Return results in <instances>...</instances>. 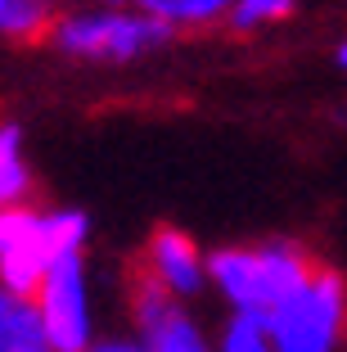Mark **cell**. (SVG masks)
<instances>
[{
	"instance_id": "6da1fadb",
	"label": "cell",
	"mask_w": 347,
	"mask_h": 352,
	"mask_svg": "<svg viewBox=\"0 0 347 352\" xmlns=\"http://www.w3.org/2000/svg\"><path fill=\"white\" fill-rule=\"evenodd\" d=\"M316 271V258L293 239H253L212 249V294L225 311L271 316L289 294Z\"/></svg>"
},
{
	"instance_id": "7a4b0ae2",
	"label": "cell",
	"mask_w": 347,
	"mask_h": 352,
	"mask_svg": "<svg viewBox=\"0 0 347 352\" xmlns=\"http://www.w3.org/2000/svg\"><path fill=\"white\" fill-rule=\"evenodd\" d=\"M172 36L176 32L144 14L135 0H117V5H63L45 45L72 63H135L163 50Z\"/></svg>"
},
{
	"instance_id": "3957f363",
	"label": "cell",
	"mask_w": 347,
	"mask_h": 352,
	"mask_svg": "<svg viewBox=\"0 0 347 352\" xmlns=\"http://www.w3.org/2000/svg\"><path fill=\"white\" fill-rule=\"evenodd\" d=\"M91 244V217L77 208H0V280L23 294H36L45 271L77 258Z\"/></svg>"
},
{
	"instance_id": "277c9868",
	"label": "cell",
	"mask_w": 347,
	"mask_h": 352,
	"mask_svg": "<svg viewBox=\"0 0 347 352\" xmlns=\"http://www.w3.org/2000/svg\"><path fill=\"white\" fill-rule=\"evenodd\" d=\"M276 352H343L347 343V280L320 267L266 316Z\"/></svg>"
},
{
	"instance_id": "5b68a950",
	"label": "cell",
	"mask_w": 347,
	"mask_h": 352,
	"mask_svg": "<svg viewBox=\"0 0 347 352\" xmlns=\"http://www.w3.org/2000/svg\"><path fill=\"white\" fill-rule=\"evenodd\" d=\"M32 298H36V311H41V325L50 334L54 352H91L95 348V298H91L86 253L54 262Z\"/></svg>"
},
{
	"instance_id": "8992f818",
	"label": "cell",
	"mask_w": 347,
	"mask_h": 352,
	"mask_svg": "<svg viewBox=\"0 0 347 352\" xmlns=\"http://www.w3.org/2000/svg\"><path fill=\"white\" fill-rule=\"evenodd\" d=\"M140 276H149L172 298L194 302L212 289V253H203L199 239H190L181 226H158L140 249Z\"/></svg>"
},
{
	"instance_id": "52a82bcc",
	"label": "cell",
	"mask_w": 347,
	"mask_h": 352,
	"mask_svg": "<svg viewBox=\"0 0 347 352\" xmlns=\"http://www.w3.org/2000/svg\"><path fill=\"white\" fill-rule=\"evenodd\" d=\"M0 352H54L36 298L0 280Z\"/></svg>"
},
{
	"instance_id": "ba28073f",
	"label": "cell",
	"mask_w": 347,
	"mask_h": 352,
	"mask_svg": "<svg viewBox=\"0 0 347 352\" xmlns=\"http://www.w3.org/2000/svg\"><path fill=\"white\" fill-rule=\"evenodd\" d=\"M135 334H144L153 352H216V334H208L190 316V302H172L158 321L135 330Z\"/></svg>"
},
{
	"instance_id": "9c48e42d",
	"label": "cell",
	"mask_w": 347,
	"mask_h": 352,
	"mask_svg": "<svg viewBox=\"0 0 347 352\" xmlns=\"http://www.w3.org/2000/svg\"><path fill=\"white\" fill-rule=\"evenodd\" d=\"M135 5L172 32H212L230 23L239 0H135Z\"/></svg>"
},
{
	"instance_id": "30bf717a",
	"label": "cell",
	"mask_w": 347,
	"mask_h": 352,
	"mask_svg": "<svg viewBox=\"0 0 347 352\" xmlns=\"http://www.w3.org/2000/svg\"><path fill=\"white\" fill-rule=\"evenodd\" d=\"M27 195H32V167L27 149H23V126L0 122V208L27 204Z\"/></svg>"
},
{
	"instance_id": "8fae6325",
	"label": "cell",
	"mask_w": 347,
	"mask_h": 352,
	"mask_svg": "<svg viewBox=\"0 0 347 352\" xmlns=\"http://www.w3.org/2000/svg\"><path fill=\"white\" fill-rule=\"evenodd\" d=\"M59 0H14L5 19H0V36L5 41H19V45H32V41H45L59 19Z\"/></svg>"
},
{
	"instance_id": "7c38bea8",
	"label": "cell",
	"mask_w": 347,
	"mask_h": 352,
	"mask_svg": "<svg viewBox=\"0 0 347 352\" xmlns=\"http://www.w3.org/2000/svg\"><path fill=\"white\" fill-rule=\"evenodd\" d=\"M216 352H276V339L262 316L225 311V325L216 330Z\"/></svg>"
},
{
	"instance_id": "4fadbf2b",
	"label": "cell",
	"mask_w": 347,
	"mask_h": 352,
	"mask_svg": "<svg viewBox=\"0 0 347 352\" xmlns=\"http://www.w3.org/2000/svg\"><path fill=\"white\" fill-rule=\"evenodd\" d=\"M293 10H298V0H239L225 28L239 32V36H253V32H266V28H276V23H284Z\"/></svg>"
},
{
	"instance_id": "5bb4252c",
	"label": "cell",
	"mask_w": 347,
	"mask_h": 352,
	"mask_svg": "<svg viewBox=\"0 0 347 352\" xmlns=\"http://www.w3.org/2000/svg\"><path fill=\"white\" fill-rule=\"evenodd\" d=\"M91 352H153L144 334H131V339H95Z\"/></svg>"
},
{
	"instance_id": "9a60e30c",
	"label": "cell",
	"mask_w": 347,
	"mask_h": 352,
	"mask_svg": "<svg viewBox=\"0 0 347 352\" xmlns=\"http://www.w3.org/2000/svg\"><path fill=\"white\" fill-rule=\"evenodd\" d=\"M334 63H338V68H343V73H347V41H343V45H338V50H334Z\"/></svg>"
},
{
	"instance_id": "2e32d148",
	"label": "cell",
	"mask_w": 347,
	"mask_h": 352,
	"mask_svg": "<svg viewBox=\"0 0 347 352\" xmlns=\"http://www.w3.org/2000/svg\"><path fill=\"white\" fill-rule=\"evenodd\" d=\"M59 5H117V0H59Z\"/></svg>"
},
{
	"instance_id": "e0dca14e",
	"label": "cell",
	"mask_w": 347,
	"mask_h": 352,
	"mask_svg": "<svg viewBox=\"0 0 347 352\" xmlns=\"http://www.w3.org/2000/svg\"><path fill=\"white\" fill-rule=\"evenodd\" d=\"M10 5H14V0H0V19H5V10H10Z\"/></svg>"
}]
</instances>
